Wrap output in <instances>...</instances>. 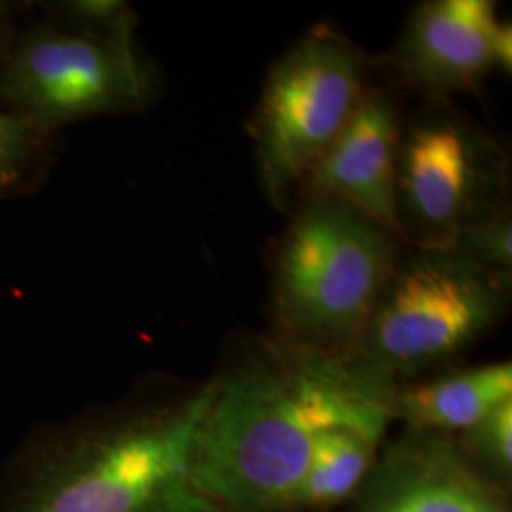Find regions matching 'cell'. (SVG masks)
<instances>
[{
	"label": "cell",
	"instance_id": "4fadbf2b",
	"mask_svg": "<svg viewBox=\"0 0 512 512\" xmlns=\"http://www.w3.org/2000/svg\"><path fill=\"white\" fill-rule=\"evenodd\" d=\"M54 137L0 110V200L29 196L52 167Z\"/></svg>",
	"mask_w": 512,
	"mask_h": 512
},
{
	"label": "cell",
	"instance_id": "9c48e42d",
	"mask_svg": "<svg viewBox=\"0 0 512 512\" xmlns=\"http://www.w3.org/2000/svg\"><path fill=\"white\" fill-rule=\"evenodd\" d=\"M348 512H511L509 490L476 471L454 435L404 429L376 459Z\"/></svg>",
	"mask_w": 512,
	"mask_h": 512
},
{
	"label": "cell",
	"instance_id": "3957f363",
	"mask_svg": "<svg viewBox=\"0 0 512 512\" xmlns=\"http://www.w3.org/2000/svg\"><path fill=\"white\" fill-rule=\"evenodd\" d=\"M397 264L395 234L344 203L311 198L277 251V342L351 359Z\"/></svg>",
	"mask_w": 512,
	"mask_h": 512
},
{
	"label": "cell",
	"instance_id": "52a82bcc",
	"mask_svg": "<svg viewBox=\"0 0 512 512\" xmlns=\"http://www.w3.org/2000/svg\"><path fill=\"white\" fill-rule=\"evenodd\" d=\"M503 158L456 116L412 126L399 145L397 203L404 238L439 249L471 222L497 211Z\"/></svg>",
	"mask_w": 512,
	"mask_h": 512
},
{
	"label": "cell",
	"instance_id": "8fae6325",
	"mask_svg": "<svg viewBox=\"0 0 512 512\" xmlns=\"http://www.w3.org/2000/svg\"><path fill=\"white\" fill-rule=\"evenodd\" d=\"M511 399L512 365L507 361L401 385L393 391L391 414L408 429L456 437Z\"/></svg>",
	"mask_w": 512,
	"mask_h": 512
},
{
	"label": "cell",
	"instance_id": "ba28073f",
	"mask_svg": "<svg viewBox=\"0 0 512 512\" xmlns=\"http://www.w3.org/2000/svg\"><path fill=\"white\" fill-rule=\"evenodd\" d=\"M387 63L427 95L475 92L495 69L511 73L512 27L488 0L420 6Z\"/></svg>",
	"mask_w": 512,
	"mask_h": 512
},
{
	"label": "cell",
	"instance_id": "277c9868",
	"mask_svg": "<svg viewBox=\"0 0 512 512\" xmlns=\"http://www.w3.org/2000/svg\"><path fill=\"white\" fill-rule=\"evenodd\" d=\"M509 285V270L418 249L397 264L348 361L389 389L410 384L488 334L507 310Z\"/></svg>",
	"mask_w": 512,
	"mask_h": 512
},
{
	"label": "cell",
	"instance_id": "2e32d148",
	"mask_svg": "<svg viewBox=\"0 0 512 512\" xmlns=\"http://www.w3.org/2000/svg\"><path fill=\"white\" fill-rule=\"evenodd\" d=\"M450 255L463 256L475 262L494 266L499 270H511L512 222L511 215L499 207L494 213L471 222L439 249Z\"/></svg>",
	"mask_w": 512,
	"mask_h": 512
},
{
	"label": "cell",
	"instance_id": "9a60e30c",
	"mask_svg": "<svg viewBox=\"0 0 512 512\" xmlns=\"http://www.w3.org/2000/svg\"><path fill=\"white\" fill-rule=\"evenodd\" d=\"M456 440L476 471L505 490L511 488L512 399L499 404Z\"/></svg>",
	"mask_w": 512,
	"mask_h": 512
},
{
	"label": "cell",
	"instance_id": "6da1fadb",
	"mask_svg": "<svg viewBox=\"0 0 512 512\" xmlns=\"http://www.w3.org/2000/svg\"><path fill=\"white\" fill-rule=\"evenodd\" d=\"M393 391L348 359L277 342L213 382L196 482L222 512H291L317 437L334 427L385 435Z\"/></svg>",
	"mask_w": 512,
	"mask_h": 512
},
{
	"label": "cell",
	"instance_id": "7c38bea8",
	"mask_svg": "<svg viewBox=\"0 0 512 512\" xmlns=\"http://www.w3.org/2000/svg\"><path fill=\"white\" fill-rule=\"evenodd\" d=\"M384 437L357 427H334L321 433L294 492L291 512H329L348 505L370 475Z\"/></svg>",
	"mask_w": 512,
	"mask_h": 512
},
{
	"label": "cell",
	"instance_id": "5bb4252c",
	"mask_svg": "<svg viewBox=\"0 0 512 512\" xmlns=\"http://www.w3.org/2000/svg\"><path fill=\"white\" fill-rule=\"evenodd\" d=\"M42 21L80 37L107 42L118 48H137V16L118 0H48L40 2Z\"/></svg>",
	"mask_w": 512,
	"mask_h": 512
},
{
	"label": "cell",
	"instance_id": "e0dca14e",
	"mask_svg": "<svg viewBox=\"0 0 512 512\" xmlns=\"http://www.w3.org/2000/svg\"><path fill=\"white\" fill-rule=\"evenodd\" d=\"M19 25L16 23L14 4L0 0V61L8 54L14 38L18 35Z\"/></svg>",
	"mask_w": 512,
	"mask_h": 512
},
{
	"label": "cell",
	"instance_id": "30bf717a",
	"mask_svg": "<svg viewBox=\"0 0 512 512\" xmlns=\"http://www.w3.org/2000/svg\"><path fill=\"white\" fill-rule=\"evenodd\" d=\"M397 112L384 93L366 92L348 126L311 169V198L344 203L404 238L397 203Z\"/></svg>",
	"mask_w": 512,
	"mask_h": 512
},
{
	"label": "cell",
	"instance_id": "8992f818",
	"mask_svg": "<svg viewBox=\"0 0 512 512\" xmlns=\"http://www.w3.org/2000/svg\"><path fill=\"white\" fill-rule=\"evenodd\" d=\"M366 61L327 31L300 40L266 78L251 133L260 179L283 207L329 150L365 95Z\"/></svg>",
	"mask_w": 512,
	"mask_h": 512
},
{
	"label": "cell",
	"instance_id": "5b68a950",
	"mask_svg": "<svg viewBox=\"0 0 512 512\" xmlns=\"http://www.w3.org/2000/svg\"><path fill=\"white\" fill-rule=\"evenodd\" d=\"M156 78L137 48L80 37L37 19L0 61V110L55 137L97 116L145 109Z\"/></svg>",
	"mask_w": 512,
	"mask_h": 512
},
{
	"label": "cell",
	"instance_id": "7a4b0ae2",
	"mask_svg": "<svg viewBox=\"0 0 512 512\" xmlns=\"http://www.w3.org/2000/svg\"><path fill=\"white\" fill-rule=\"evenodd\" d=\"M211 397L213 382L44 427L4 476L0 512H222L192 467Z\"/></svg>",
	"mask_w": 512,
	"mask_h": 512
}]
</instances>
